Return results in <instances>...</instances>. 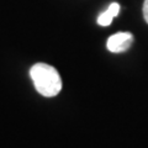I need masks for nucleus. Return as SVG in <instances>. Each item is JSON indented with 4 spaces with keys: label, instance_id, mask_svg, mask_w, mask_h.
Masks as SVG:
<instances>
[{
    "label": "nucleus",
    "instance_id": "obj_1",
    "mask_svg": "<svg viewBox=\"0 0 148 148\" xmlns=\"http://www.w3.org/2000/svg\"><path fill=\"white\" fill-rule=\"evenodd\" d=\"M30 77L36 90L42 96L53 98L62 90V79L54 67L46 63H36L30 69Z\"/></svg>",
    "mask_w": 148,
    "mask_h": 148
},
{
    "label": "nucleus",
    "instance_id": "obj_2",
    "mask_svg": "<svg viewBox=\"0 0 148 148\" xmlns=\"http://www.w3.org/2000/svg\"><path fill=\"white\" fill-rule=\"evenodd\" d=\"M133 35L131 32H117L109 37L106 47L112 53H121L127 51L133 43Z\"/></svg>",
    "mask_w": 148,
    "mask_h": 148
},
{
    "label": "nucleus",
    "instance_id": "obj_3",
    "mask_svg": "<svg viewBox=\"0 0 148 148\" xmlns=\"http://www.w3.org/2000/svg\"><path fill=\"white\" fill-rule=\"evenodd\" d=\"M119 12H120V5L117 3H111L110 6L106 9L103 14H100V16L98 17V24L100 26L111 25V22L119 15Z\"/></svg>",
    "mask_w": 148,
    "mask_h": 148
},
{
    "label": "nucleus",
    "instance_id": "obj_4",
    "mask_svg": "<svg viewBox=\"0 0 148 148\" xmlns=\"http://www.w3.org/2000/svg\"><path fill=\"white\" fill-rule=\"evenodd\" d=\"M142 11H143V17H145L146 22L148 24V0H145V3H143Z\"/></svg>",
    "mask_w": 148,
    "mask_h": 148
}]
</instances>
